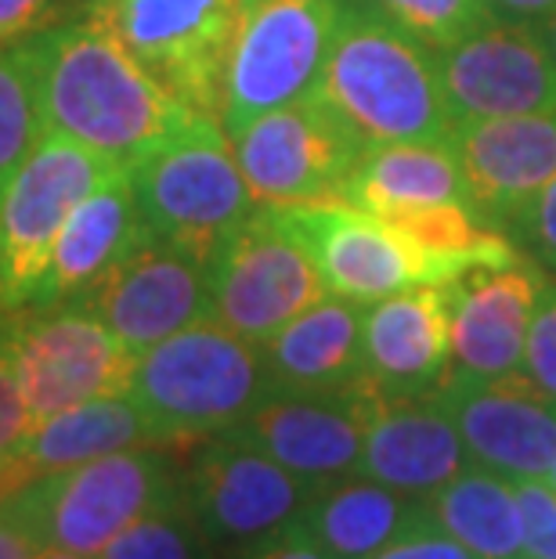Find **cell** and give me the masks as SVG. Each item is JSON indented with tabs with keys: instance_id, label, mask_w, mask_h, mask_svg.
<instances>
[{
	"instance_id": "obj_1",
	"label": "cell",
	"mask_w": 556,
	"mask_h": 559,
	"mask_svg": "<svg viewBox=\"0 0 556 559\" xmlns=\"http://www.w3.org/2000/svg\"><path fill=\"white\" fill-rule=\"evenodd\" d=\"M29 47L40 76L44 130L80 141L120 170L203 116L127 51L98 8L69 26L33 33Z\"/></svg>"
},
{
	"instance_id": "obj_2",
	"label": "cell",
	"mask_w": 556,
	"mask_h": 559,
	"mask_svg": "<svg viewBox=\"0 0 556 559\" xmlns=\"http://www.w3.org/2000/svg\"><path fill=\"white\" fill-rule=\"evenodd\" d=\"M315 98H322L362 145L445 141L456 123L437 51L383 11L380 0H343Z\"/></svg>"
},
{
	"instance_id": "obj_3",
	"label": "cell",
	"mask_w": 556,
	"mask_h": 559,
	"mask_svg": "<svg viewBox=\"0 0 556 559\" xmlns=\"http://www.w3.org/2000/svg\"><path fill=\"white\" fill-rule=\"evenodd\" d=\"M271 394L260 343L235 336L217 321L177 332L138 354L127 397L156 433L177 444H203L235 430Z\"/></svg>"
},
{
	"instance_id": "obj_4",
	"label": "cell",
	"mask_w": 556,
	"mask_h": 559,
	"mask_svg": "<svg viewBox=\"0 0 556 559\" xmlns=\"http://www.w3.org/2000/svg\"><path fill=\"white\" fill-rule=\"evenodd\" d=\"M228 141L217 116H196L134 166H127L149 239L210 260L257 210Z\"/></svg>"
},
{
	"instance_id": "obj_5",
	"label": "cell",
	"mask_w": 556,
	"mask_h": 559,
	"mask_svg": "<svg viewBox=\"0 0 556 559\" xmlns=\"http://www.w3.org/2000/svg\"><path fill=\"white\" fill-rule=\"evenodd\" d=\"M8 498L40 545L98 559L141 516L181 498V466L167 448H130L33 477Z\"/></svg>"
},
{
	"instance_id": "obj_6",
	"label": "cell",
	"mask_w": 556,
	"mask_h": 559,
	"mask_svg": "<svg viewBox=\"0 0 556 559\" xmlns=\"http://www.w3.org/2000/svg\"><path fill=\"white\" fill-rule=\"evenodd\" d=\"M343 0H242L221 127L235 134L257 116L304 102L318 91L340 26Z\"/></svg>"
},
{
	"instance_id": "obj_7",
	"label": "cell",
	"mask_w": 556,
	"mask_h": 559,
	"mask_svg": "<svg viewBox=\"0 0 556 559\" xmlns=\"http://www.w3.org/2000/svg\"><path fill=\"white\" fill-rule=\"evenodd\" d=\"M33 423L94 397L127 394L138 354L80 304H33L0 314Z\"/></svg>"
},
{
	"instance_id": "obj_8",
	"label": "cell",
	"mask_w": 556,
	"mask_h": 559,
	"mask_svg": "<svg viewBox=\"0 0 556 559\" xmlns=\"http://www.w3.org/2000/svg\"><path fill=\"white\" fill-rule=\"evenodd\" d=\"M210 321L235 336L268 343L282 325L326 300L311 249L282 210L257 206L206 260Z\"/></svg>"
},
{
	"instance_id": "obj_9",
	"label": "cell",
	"mask_w": 556,
	"mask_h": 559,
	"mask_svg": "<svg viewBox=\"0 0 556 559\" xmlns=\"http://www.w3.org/2000/svg\"><path fill=\"white\" fill-rule=\"evenodd\" d=\"M120 166L73 138L47 134L0 192V314L37 300L69 213Z\"/></svg>"
},
{
	"instance_id": "obj_10",
	"label": "cell",
	"mask_w": 556,
	"mask_h": 559,
	"mask_svg": "<svg viewBox=\"0 0 556 559\" xmlns=\"http://www.w3.org/2000/svg\"><path fill=\"white\" fill-rule=\"evenodd\" d=\"M315 487L235 437H210L181 469L188 513L217 559H239L300 520Z\"/></svg>"
},
{
	"instance_id": "obj_11",
	"label": "cell",
	"mask_w": 556,
	"mask_h": 559,
	"mask_svg": "<svg viewBox=\"0 0 556 559\" xmlns=\"http://www.w3.org/2000/svg\"><path fill=\"white\" fill-rule=\"evenodd\" d=\"M358 134L322 98H304L257 116L232 134L235 163L257 206L289 210L343 202V188L362 152Z\"/></svg>"
},
{
	"instance_id": "obj_12",
	"label": "cell",
	"mask_w": 556,
	"mask_h": 559,
	"mask_svg": "<svg viewBox=\"0 0 556 559\" xmlns=\"http://www.w3.org/2000/svg\"><path fill=\"white\" fill-rule=\"evenodd\" d=\"M98 11L163 87L221 120L242 0H102Z\"/></svg>"
},
{
	"instance_id": "obj_13",
	"label": "cell",
	"mask_w": 556,
	"mask_h": 559,
	"mask_svg": "<svg viewBox=\"0 0 556 559\" xmlns=\"http://www.w3.org/2000/svg\"><path fill=\"white\" fill-rule=\"evenodd\" d=\"M66 304H80L102 318L130 350L145 354L177 332L210 321L206 260L159 239H145L87 293Z\"/></svg>"
},
{
	"instance_id": "obj_14",
	"label": "cell",
	"mask_w": 556,
	"mask_h": 559,
	"mask_svg": "<svg viewBox=\"0 0 556 559\" xmlns=\"http://www.w3.org/2000/svg\"><path fill=\"white\" fill-rule=\"evenodd\" d=\"M372 397L376 390L369 383L340 390V394L271 390L235 430L221 437H235L264 451L282 469H289L293 477L318 491V487L358 473Z\"/></svg>"
},
{
	"instance_id": "obj_15",
	"label": "cell",
	"mask_w": 556,
	"mask_h": 559,
	"mask_svg": "<svg viewBox=\"0 0 556 559\" xmlns=\"http://www.w3.org/2000/svg\"><path fill=\"white\" fill-rule=\"evenodd\" d=\"M437 397L463 437L470 466L506 480L549 473L556 462V397L524 372L499 379L452 372Z\"/></svg>"
},
{
	"instance_id": "obj_16",
	"label": "cell",
	"mask_w": 556,
	"mask_h": 559,
	"mask_svg": "<svg viewBox=\"0 0 556 559\" xmlns=\"http://www.w3.org/2000/svg\"><path fill=\"white\" fill-rule=\"evenodd\" d=\"M282 213L311 249L329 296L369 307L412 285H430L423 249L351 202H315Z\"/></svg>"
},
{
	"instance_id": "obj_17",
	"label": "cell",
	"mask_w": 556,
	"mask_h": 559,
	"mask_svg": "<svg viewBox=\"0 0 556 559\" xmlns=\"http://www.w3.org/2000/svg\"><path fill=\"white\" fill-rule=\"evenodd\" d=\"M452 120H495L556 109V58L539 26L488 22L437 51Z\"/></svg>"
},
{
	"instance_id": "obj_18",
	"label": "cell",
	"mask_w": 556,
	"mask_h": 559,
	"mask_svg": "<svg viewBox=\"0 0 556 559\" xmlns=\"http://www.w3.org/2000/svg\"><path fill=\"white\" fill-rule=\"evenodd\" d=\"M445 141L463 170L466 206L495 231L510 228L556 177V109L456 120Z\"/></svg>"
},
{
	"instance_id": "obj_19",
	"label": "cell",
	"mask_w": 556,
	"mask_h": 559,
	"mask_svg": "<svg viewBox=\"0 0 556 559\" xmlns=\"http://www.w3.org/2000/svg\"><path fill=\"white\" fill-rule=\"evenodd\" d=\"M546 271L520 257L510 264H473L445 282L452 325V372L499 379L524 372V347Z\"/></svg>"
},
{
	"instance_id": "obj_20",
	"label": "cell",
	"mask_w": 556,
	"mask_h": 559,
	"mask_svg": "<svg viewBox=\"0 0 556 559\" xmlns=\"http://www.w3.org/2000/svg\"><path fill=\"white\" fill-rule=\"evenodd\" d=\"M365 365L380 397H427L452 376L445 285H412L365 307Z\"/></svg>"
},
{
	"instance_id": "obj_21",
	"label": "cell",
	"mask_w": 556,
	"mask_h": 559,
	"mask_svg": "<svg viewBox=\"0 0 556 559\" xmlns=\"http://www.w3.org/2000/svg\"><path fill=\"white\" fill-rule=\"evenodd\" d=\"M470 466L463 437L437 394L372 397L362 448V477H372L401 495L430 498Z\"/></svg>"
},
{
	"instance_id": "obj_22",
	"label": "cell",
	"mask_w": 556,
	"mask_h": 559,
	"mask_svg": "<svg viewBox=\"0 0 556 559\" xmlns=\"http://www.w3.org/2000/svg\"><path fill=\"white\" fill-rule=\"evenodd\" d=\"M264 365L271 390L289 394H340L369 383L365 365V307L326 296L307 307L268 343Z\"/></svg>"
},
{
	"instance_id": "obj_23",
	"label": "cell",
	"mask_w": 556,
	"mask_h": 559,
	"mask_svg": "<svg viewBox=\"0 0 556 559\" xmlns=\"http://www.w3.org/2000/svg\"><path fill=\"white\" fill-rule=\"evenodd\" d=\"M130 448H167V440L127 394L73 404V408L33 423L11 466L0 473V498L44 473L73 469Z\"/></svg>"
},
{
	"instance_id": "obj_24",
	"label": "cell",
	"mask_w": 556,
	"mask_h": 559,
	"mask_svg": "<svg viewBox=\"0 0 556 559\" xmlns=\"http://www.w3.org/2000/svg\"><path fill=\"white\" fill-rule=\"evenodd\" d=\"M149 239L145 221L138 213L134 192H130L127 170L113 174L109 181L69 213L62 235L55 242L51 264L40 282V293L33 304H66L87 293L105 271L116 267L127 253ZM29 304V307H33Z\"/></svg>"
},
{
	"instance_id": "obj_25",
	"label": "cell",
	"mask_w": 556,
	"mask_h": 559,
	"mask_svg": "<svg viewBox=\"0 0 556 559\" xmlns=\"http://www.w3.org/2000/svg\"><path fill=\"white\" fill-rule=\"evenodd\" d=\"M300 527L333 559H372L405 534L427 527V498L401 495L362 473L318 487Z\"/></svg>"
},
{
	"instance_id": "obj_26",
	"label": "cell",
	"mask_w": 556,
	"mask_h": 559,
	"mask_svg": "<svg viewBox=\"0 0 556 559\" xmlns=\"http://www.w3.org/2000/svg\"><path fill=\"white\" fill-rule=\"evenodd\" d=\"M343 202L372 217L423 202H466V181L448 141H387L354 163Z\"/></svg>"
},
{
	"instance_id": "obj_27",
	"label": "cell",
	"mask_w": 556,
	"mask_h": 559,
	"mask_svg": "<svg viewBox=\"0 0 556 559\" xmlns=\"http://www.w3.org/2000/svg\"><path fill=\"white\" fill-rule=\"evenodd\" d=\"M430 527L445 531L477 559H520L524 523L513 480L470 466L427 498Z\"/></svg>"
},
{
	"instance_id": "obj_28",
	"label": "cell",
	"mask_w": 556,
	"mask_h": 559,
	"mask_svg": "<svg viewBox=\"0 0 556 559\" xmlns=\"http://www.w3.org/2000/svg\"><path fill=\"white\" fill-rule=\"evenodd\" d=\"M44 134L40 76L29 37L19 44H0V188L26 163Z\"/></svg>"
},
{
	"instance_id": "obj_29",
	"label": "cell",
	"mask_w": 556,
	"mask_h": 559,
	"mask_svg": "<svg viewBox=\"0 0 556 559\" xmlns=\"http://www.w3.org/2000/svg\"><path fill=\"white\" fill-rule=\"evenodd\" d=\"M98 559H217V552L188 513L185 498H174L105 545Z\"/></svg>"
},
{
	"instance_id": "obj_30",
	"label": "cell",
	"mask_w": 556,
	"mask_h": 559,
	"mask_svg": "<svg viewBox=\"0 0 556 559\" xmlns=\"http://www.w3.org/2000/svg\"><path fill=\"white\" fill-rule=\"evenodd\" d=\"M380 4L434 51H445L492 22L484 0H380Z\"/></svg>"
},
{
	"instance_id": "obj_31",
	"label": "cell",
	"mask_w": 556,
	"mask_h": 559,
	"mask_svg": "<svg viewBox=\"0 0 556 559\" xmlns=\"http://www.w3.org/2000/svg\"><path fill=\"white\" fill-rule=\"evenodd\" d=\"M506 235L546 275H556V177L528 202V210L506 228Z\"/></svg>"
},
{
	"instance_id": "obj_32",
	"label": "cell",
	"mask_w": 556,
	"mask_h": 559,
	"mask_svg": "<svg viewBox=\"0 0 556 559\" xmlns=\"http://www.w3.org/2000/svg\"><path fill=\"white\" fill-rule=\"evenodd\" d=\"M528 559H556V495L542 477L513 480Z\"/></svg>"
},
{
	"instance_id": "obj_33",
	"label": "cell",
	"mask_w": 556,
	"mask_h": 559,
	"mask_svg": "<svg viewBox=\"0 0 556 559\" xmlns=\"http://www.w3.org/2000/svg\"><path fill=\"white\" fill-rule=\"evenodd\" d=\"M524 376L549 397H556V282L542 285L535 314H531Z\"/></svg>"
},
{
	"instance_id": "obj_34",
	"label": "cell",
	"mask_w": 556,
	"mask_h": 559,
	"mask_svg": "<svg viewBox=\"0 0 556 559\" xmlns=\"http://www.w3.org/2000/svg\"><path fill=\"white\" fill-rule=\"evenodd\" d=\"M29 430H33V415L19 390L15 365H11L4 340H0V473L11 466V459H15V451Z\"/></svg>"
},
{
	"instance_id": "obj_35",
	"label": "cell",
	"mask_w": 556,
	"mask_h": 559,
	"mask_svg": "<svg viewBox=\"0 0 556 559\" xmlns=\"http://www.w3.org/2000/svg\"><path fill=\"white\" fill-rule=\"evenodd\" d=\"M372 559H477L470 549H463L456 538H448L445 531L437 527H419L398 538L394 545H387L383 552H376Z\"/></svg>"
},
{
	"instance_id": "obj_36",
	"label": "cell",
	"mask_w": 556,
	"mask_h": 559,
	"mask_svg": "<svg viewBox=\"0 0 556 559\" xmlns=\"http://www.w3.org/2000/svg\"><path fill=\"white\" fill-rule=\"evenodd\" d=\"M58 0H0V44H19L33 33L51 29Z\"/></svg>"
},
{
	"instance_id": "obj_37",
	"label": "cell",
	"mask_w": 556,
	"mask_h": 559,
	"mask_svg": "<svg viewBox=\"0 0 556 559\" xmlns=\"http://www.w3.org/2000/svg\"><path fill=\"white\" fill-rule=\"evenodd\" d=\"M40 542L29 531V523L22 520L15 502L4 495L0 498V559H37Z\"/></svg>"
},
{
	"instance_id": "obj_38",
	"label": "cell",
	"mask_w": 556,
	"mask_h": 559,
	"mask_svg": "<svg viewBox=\"0 0 556 559\" xmlns=\"http://www.w3.org/2000/svg\"><path fill=\"white\" fill-rule=\"evenodd\" d=\"M239 559H333V556H329L322 545L300 527V523H293V527H286L271 542L257 545V549H250Z\"/></svg>"
},
{
	"instance_id": "obj_39",
	"label": "cell",
	"mask_w": 556,
	"mask_h": 559,
	"mask_svg": "<svg viewBox=\"0 0 556 559\" xmlns=\"http://www.w3.org/2000/svg\"><path fill=\"white\" fill-rule=\"evenodd\" d=\"M492 22H510V26H542L553 11L556 0H484Z\"/></svg>"
},
{
	"instance_id": "obj_40",
	"label": "cell",
	"mask_w": 556,
	"mask_h": 559,
	"mask_svg": "<svg viewBox=\"0 0 556 559\" xmlns=\"http://www.w3.org/2000/svg\"><path fill=\"white\" fill-rule=\"evenodd\" d=\"M539 29H542V40H546V47H549V55L556 58V11H553L546 22H542Z\"/></svg>"
},
{
	"instance_id": "obj_41",
	"label": "cell",
	"mask_w": 556,
	"mask_h": 559,
	"mask_svg": "<svg viewBox=\"0 0 556 559\" xmlns=\"http://www.w3.org/2000/svg\"><path fill=\"white\" fill-rule=\"evenodd\" d=\"M37 559H91V556H76V552H66V549H55V545H40Z\"/></svg>"
},
{
	"instance_id": "obj_42",
	"label": "cell",
	"mask_w": 556,
	"mask_h": 559,
	"mask_svg": "<svg viewBox=\"0 0 556 559\" xmlns=\"http://www.w3.org/2000/svg\"><path fill=\"white\" fill-rule=\"evenodd\" d=\"M542 480H546V484L553 487V495H556V462H553V466H549V473H546V477H542Z\"/></svg>"
},
{
	"instance_id": "obj_43",
	"label": "cell",
	"mask_w": 556,
	"mask_h": 559,
	"mask_svg": "<svg viewBox=\"0 0 556 559\" xmlns=\"http://www.w3.org/2000/svg\"><path fill=\"white\" fill-rule=\"evenodd\" d=\"M0 192H4V188H0Z\"/></svg>"
}]
</instances>
